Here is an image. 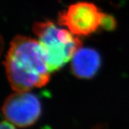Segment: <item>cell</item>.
Segmentation results:
<instances>
[{
    "label": "cell",
    "mask_w": 129,
    "mask_h": 129,
    "mask_svg": "<svg viewBox=\"0 0 129 129\" xmlns=\"http://www.w3.org/2000/svg\"><path fill=\"white\" fill-rule=\"evenodd\" d=\"M2 112L10 123L22 128L28 127L39 119L42 113L41 103L33 93L17 92L5 100Z\"/></svg>",
    "instance_id": "4"
},
{
    "label": "cell",
    "mask_w": 129,
    "mask_h": 129,
    "mask_svg": "<svg viewBox=\"0 0 129 129\" xmlns=\"http://www.w3.org/2000/svg\"><path fill=\"white\" fill-rule=\"evenodd\" d=\"M1 129H17L14 125L8 121H2L1 123Z\"/></svg>",
    "instance_id": "7"
},
{
    "label": "cell",
    "mask_w": 129,
    "mask_h": 129,
    "mask_svg": "<svg viewBox=\"0 0 129 129\" xmlns=\"http://www.w3.org/2000/svg\"><path fill=\"white\" fill-rule=\"evenodd\" d=\"M6 73L16 92H27L49 82L50 71L37 40L18 35L10 43L5 61Z\"/></svg>",
    "instance_id": "1"
},
{
    "label": "cell",
    "mask_w": 129,
    "mask_h": 129,
    "mask_svg": "<svg viewBox=\"0 0 129 129\" xmlns=\"http://www.w3.org/2000/svg\"><path fill=\"white\" fill-rule=\"evenodd\" d=\"M71 70L74 75L80 79L93 78L101 67V57L92 48H80L74 55Z\"/></svg>",
    "instance_id": "5"
},
{
    "label": "cell",
    "mask_w": 129,
    "mask_h": 129,
    "mask_svg": "<svg viewBox=\"0 0 129 129\" xmlns=\"http://www.w3.org/2000/svg\"><path fill=\"white\" fill-rule=\"evenodd\" d=\"M101 26L106 30L111 31V30L114 29L115 27V19L113 18V17H111V15L103 14Z\"/></svg>",
    "instance_id": "6"
},
{
    "label": "cell",
    "mask_w": 129,
    "mask_h": 129,
    "mask_svg": "<svg viewBox=\"0 0 129 129\" xmlns=\"http://www.w3.org/2000/svg\"><path fill=\"white\" fill-rule=\"evenodd\" d=\"M95 129H104L103 128V126H97L96 127V128H95Z\"/></svg>",
    "instance_id": "8"
},
{
    "label": "cell",
    "mask_w": 129,
    "mask_h": 129,
    "mask_svg": "<svg viewBox=\"0 0 129 129\" xmlns=\"http://www.w3.org/2000/svg\"><path fill=\"white\" fill-rule=\"evenodd\" d=\"M33 32L38 37L50 73L62 68L82 47V42L78 37L50 21L36 22L33 26Z\"/></svg>",
    "instance_id": "2"
},
{
    "label": "cell",
    "mask_w": 129,
    "mask_h": 129,
    "mask_svg": "<svg viewBox=\"0 0 129 129\" xmlns=\"http://www.w3.org/2000/svg\"><path fill=\"white\" fill-rule=\"evenodd\" d=\"M103 13L95 5L81 2L70 5L60 13L58 22L66 26L75 35H89L101 27Z\"/></svg>",
    "instance_id": "3"
}]
</instances>
